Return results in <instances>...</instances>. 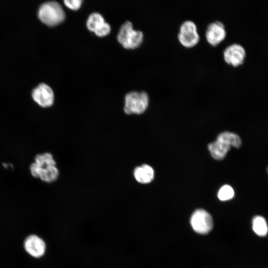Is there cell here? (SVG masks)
I'll return each mask as SVG.
<instances>
[{
	"label": "cell",
	"instance_id": "ac0fdd59",
	"mask_svg": "<svg viewBox=\"0 0 268 268\" xmlns=\"http://www.w3.org/2000/svg\"><path fill=\"white\" fill-rule=\"evenodd\" d=\"M81 0H65V4L69 8L72 10H77L80 7Z\"/></svg>",
	"mask_w": 268,
	"mask_h": 268
},
{
	"label": "cell",
	"instance_id": "8992f818",
	"mask_svg": "<svg viewBox=\"0 0 268 268\" xmlns=\"http://www.w3.org/2000/svg\"><path fill=\"white\" fill-rule=\"evenodd\" d=\"M190 222L193 230L201 234L208 233L213 227V219L211 215L202 209H198L194 212Z\"/></svg>",
	"mask_w": 268,
	"mask_h": 268
},
{
	"label": "cell",
	"instance_id": "2e32d148",
	"mask_svg": "<svg viewBox=\"0 0 268 268\" xmlns=\"http://www.w3.org/2000/svg\"><path fill=\"white\" fill-rule=\"evenodd\" d=\"M217 196L222 201H226L232 199L234 196L233 189L228 185H225L219 189Z\"/></svg>",
	"mask_w": 268,
	"mask_h": 268
},
{
	"label": "cell",
	"instance_id": "8fae6325",
	"mask_svg": "<svg viewBox=\"0 0 268 268\" xmlns=\"http://www.w3.org/2000/svg\"><path fill=\"white\" fill-rule=\"evenodd\" d=\"M231 145L224 139L217 137L215 141L209 143L208 149L211 156L215 159H223L231 149Z\"/></svg>",
	"mask_w": 268,
	"mask_h": 268
},
{
	"label": "cell",
	"instance_id": "9a60e30c",
	"mask_svg": "<svg viewBox=\"0 0 268 268\" xmlns=\"http://www.w3.org/2000/svg\"><path fill=\"white\" fill-rule=\"evenodd\" d=\"M218 136L227 141L231 146L238 148L241 146V138L234 133L225 131L220 133Z\"/></svg>",
	"mask_w": 268,
	"mask_h": 268
},
{
	"label": "cell",
	"instance_id": "ba28073f",
	"mask_svg": "<svg viewBox=\"0 0 268 268\" xmlns=\"http://www.w3.org/2000/svg\"><path fill=\"white\" fill-rule=\"evenodd\" d=\"M226 30L224 24L218 20L209 23L206 28L205 36L207 42L215 46L220 44L226 36Z\"/></svg>",
	"mask_w": 268,
	"mask_h": 268
},
{
	"label": "cell",
	"instance_id": "4fadbf2b",
	"mask_svg": "<svg viewBox=\"0 0 268 268\" xmlns=\"http://www.w3.org/2000/svg\"><path fill=\"white\" fill-rule=\"evenodd\" d=\"M252 228L258 236H266L268 232V227L265 219L261 216H256L252 220Z\"/></svg>",
	"mask_w": 268,
	"mask_h": 268
},
{
	"label": "cell",
	"instance_id": "7a4b0ae2",
	"mask_svg": "<svg viewBox=\"0 0 268 268\" xmlns=\"http://www.w3.org/2000/svg\"><path fill=\"white\" fill-rule=\"evenodd\" d=\"M38 16L43 23L54 26L64 20L65 13L58 2L49 1L41 5L38 11Z\"/></svg>",
	"mask_w": 268,
	"mask_h": 268
},
{
	"label": "cell",
	"instance_id": "30bf717a",
	"mask_svg": "<svg viewBox=\"0 0 268 268\" xmlns=\"http://www.w3.org/2000/svg\"><path fill=\"white\" fill-rule=\"evenodd\" d=\"M33 100L42 107L51 106L54 101V94L52 88L47 84L42 83L32 91Z\"/></svg>",
	"mask_w": 268,
	"mask_h": 268
},
{
	"label": "cell",
	"instance_id": "9c48e42d",
	"mask_svg": "<svg viewBox=\"0 0 268 268\" xmlns=\"http://www.w3.org/2000/svg\"><path fill=\"white\" fill-rule=\"evenodd\" d=\"M245 48L240 44L233 43L227 46L223 52L225 62L234 67L241 65L245 58Z\"/></svg>",
	"mask_w": 268,
	"mask_h": 268
},
{
	"label": "cell",
	"instance_id": "3957f363",
	"mask_svg": "<svg viewBox=\"0 0 268 268\" xmlns=\"http://www.w3.org/2000/svg\"><path fill=\"white\" fill-rule=\"evenodd\" d=\"M143 33L133 29V24L127 21L121 26L117 39L126 49H132L138 47L142 43Z\"/></svg>",
	"mask_w": 268,
	"mask_h": 268
},
{
	"label": "cell",
	"instance_id": "e0dca14e",
	"mask_svg": "<svg viewBox=\"0 0 268 268\" xmlns=\"http://www.w3.org/2000/svg\"><path fill=\"white\" fill-rule=\"evenodd\" d=\"M111 31V27L109 24L105 22L94 33L99 37H103L107 35Z\"/></svg>",
	"mask_w": 268,
	"mask_h": 268
},
{
	"label": "cell",
	"instance_id": "52a82bcc",
	"mask_svg": "<svg viewBox=\"0 0 268 268\" xmlns=\"http://www.w3.org/2000/svg\"><path fill=\"white\" fill-rule=\"evenodd\" d=\"M23 247L25 252L34 258L43 257L46 250V245L44 240L36 234H30L25 238Z\"/></svg>",
	"mask_w": 268,
	"mask_h": 268
},
{
	"label": "cell",
	"instance_id": "7c38bea8",
	"mask_svg": "<svg viewBox=\"0 0 268 268\" xmlns=\"http://www.w3.org/2000/svg\"><path fill=\"white\" fill-rule=\"evenodd\" d=\"M134 176L138 183L147 184L150 183L154 179V172L150 166L144 164L135 168Z\"/></svg>",
	"mask_w": 268,
	"mask_h": 268
},
{
	"label": "cell",
	"instance_id": "277c9868",
	"mask_svg": "<svg viewBox=\"0 0 268 268\" xmlns=\"http://www.w3.org/2000/svg\"><path fill=\"white\" fill-rule=\"evenodd\" d=\"M124 108L126 114H141L149 105V96L145 91H131L126 95Z\"/></svg>",
	"mask_w": 268,
	"mask_h": 268
},
{
	"label": "cell",
	"instance_id": "6da1fadb",
	"mask_svg": "<svg viewBox=\"0 0 268 268\" xmlns=\"http://www.w3.org/2000/svg\"><path fill=\"white\" fill-rule=\"evenodd\" d=\"M56 162L52 154L46 152L37 155L30 166L31 175L47 183L55 181L59 175Z\"/></svg>",
	"mask_w": 268,
	"mask_h": 268
},
{
	"label": "cell",
	"instance_id": "5bb4252c",
	"mask_svg": "<svg viewBox=\"0 0 268 268\" xmlns=\"http://www.w3.org/2000/svg\"><path fill=\"white\" fill-rule=\"evenodd\" d=\"M105 22L104 18L100 14L94 12L89 15L87 20L86 26L90 31L95 32Z\"/></svg>",
	"mask_w": 268,
	"mask_h": 268
},
{
	"label": "cell",
	"instance_id": "d6986e66",
	"mask_svg": "<svg viewBox=\"0 0 268 268\" xmlns=\"http://www.w3.org/2000/svg\"><path fill=\"white\" fill-rule=\"evenodd\" d=\"M267 173H268V167H267Z\"/></svg>",
	"mask_w": 268,
	"mask_h": 268
},
{
	"label": "cell",
	"instance_id": "5b68a950",
	"mask_svg": "<svg viewBox=\"0 0 268 268\" xmlns=\"http://www.w3.org/2000/svg\"><path fill=\"white\" fill-rule=\"evenodd\" d=\"M180 43L186 48H192L199 42L200 37L196 24L192 20H186L180 26L177 34Z\"/></svg>",
	"mask_w": 268,
	"mask_h": 268
}]
</instances>
